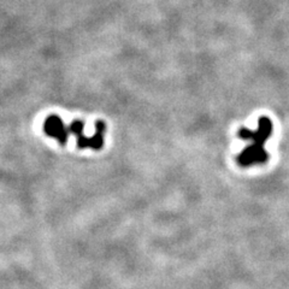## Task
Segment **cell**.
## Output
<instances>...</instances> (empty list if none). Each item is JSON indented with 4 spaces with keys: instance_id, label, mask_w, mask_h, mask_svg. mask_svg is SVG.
<instances>
[{
    "instance_id": "obj_3",
    "label": "cell",
    "mask_w": 289,
    "mask_h": 289,
    "mask_svg": "<svg viewBox=\"0 0 289 289\" xmlns=\"http://www.w3.org/2000/svg\"><path fill=\"white\" fill-rule=\"evenodd\" d=\"M43 130L48 137L56 139L60 144H65L66 141H68V130H66V126L63 123L62 118L59 116H48L45 120V123H43Z\"/></svg>"
},
{
    "instance_id": "obj_1",
    "label": "cell",
    "mask_w": 289,
    "mask_h": 289,
    "mask_svg": "<svg viewBox=\"0 0 289 289\" xmlns=\"http://www.w3.org/2000/svg\"><path fill=\"white\" fill-rule=\"evenodd\" d=\"M273 132V122L270 118L262 117L258 121V129L252 132L242 128L239 132V138L252 141V144L244 149L238 157V163L242 166L253 165L254 163H264L268 160V153L264 149V144L271 137Z\"/></svg>"
},
{
    "instance_id": "obj_2",
    "label": "cell",
    "mask_w": 289,
    "mask_h": 289,
    "mask_svg": "<svg viewBox=\"0 0 289 289\" xmlns=\"http://www.w3.org/2000/svg\"><path fill=\"white\" fill-rule=\"evenodd\" d=\"M95 134L92 138H87L83 135L85 123L81 121H74L70 126L66 127L68 134H74L77 139V146L80 148H93L100 149L104 144V132H105V124L98 122L95 124Z\"/></svg>"
}]
</instances>
